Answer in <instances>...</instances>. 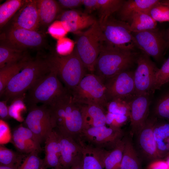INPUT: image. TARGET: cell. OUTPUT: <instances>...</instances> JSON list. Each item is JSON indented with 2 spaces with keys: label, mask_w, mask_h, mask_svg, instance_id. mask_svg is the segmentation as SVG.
I'll return each mask as SVG.
<instances>
[{
  "label": "cell",
  "mask_w": 169,
  "mask_h": 169,
  "mask_svg": "<svg viewBox=\"0 0 169 169\" xmlns=\"http://www.w3.org/2000/svg\"><path fill=\"white\" fill-rule=\"evenodd\" d=\"M135 50H129L103 44L96 62L94 74L104 82L132 66L138 56Z\"/></svg>",
  "instance_id": "7a4b0ae2"
},
{
  "label": "cell",
  "mask_w": 169,
  "mask_h": 169,
  "mask_svg": "<svg viewBox=\"0 0 169 169\" xmlns=\"http://www.w3.org/2000/svg\"><path fill=\"white\" fill-rule=\"evenodd\" d=\"M161 2L164 4L169 6V0H161Z\"/></svg>",
  "instance_id": "f5cc1de1"
},
{
  "label": "cell",
  "mask_w": 169,
  "mask_h": 169,
  "mask_svg": "<svg viewBox=\"0 0 169 169\" xmlns=\"http://www.w3.org/2000/svg\"><path fill=\"white\" fill-rule=\"evenodd\" d=\"M26 0H7L0 5V28H2L8 23Z\"/></svg>",
  "instance_id": "1f68e13d"
},
{
  "label": "cell",
  "mask_w": 169,
  "mask_h": 169,
  "mask_svg": "<svg viewBox=\"0 0 169 169\" xmlns=\"http://www.w3.org/2000/svg\"><path fill=\"white\" fill-rule=\"evenodd\" d=\"M153 115L163 119H169V90L156 100L154 108Z\"/></svg>",
  "instance_id": "e575fe53"
},
{
  "label": "cell",
  "mask_w": 169,
  "mask_h": 169,
  "mask_svg": "<svg viewBox=\"0 0 169 169\" xmlns=\"http://www.w3.org/2000/svg\"><path fill=\"white\" fill-rule=\"evenodd\" d=\"M147 169H168V167L166 161L158 159L152 161Z\"/></svg>",
  "instance_id": "7dc6e473"
},
{
  "label": "cell",
  "mask_w": 169,
  "mask_h": 169,
  "mask_svg": "<svg viewBox=\"0 0 169 169\" xmlns=\"http://www.w3.org/2000/svg\"><path fill=\"white\" fill-rule=\"evenodd\" d=\"M12 140V135L8 123L3 120H0V144H7Z\"/></svg>",
  "instance_id": "ee69618b"
},
{
  "label": "cell",
  "mask_w": 169,
  "mask_h": 169,
  "mask_svg": "<svg viewBox=\"0 0 169 169\" xmlns=\"http://www.w3.org/2000/svg\"><path fill=\"white\" fill-rule=\"evenodd\" d=\"M75 44L72 39L64 37L57 40L56 45L57 54L59 55L65 56L71 54L74 51Z\"/></svg>",
  "instance_id": "60d3db41"
},
{
  "label": "cell",
  "mask_w": 169,
  "mask_h": 169,
  "mask_svg": "<svg viewBox=\"0 0 169 169\" xmlns=\"http://www.w3.org/2000/svg\"><path fill=\"white\" fill-rule=\"evenodd\" d=\"M30 58L27 56L22 60L0 69V95H3L6 86L11 79L18 73Z\"/></svg>",
  "instance_id": "f546056e"
},
{
  "label": "cell",
  "mask_w": 169,
  "mask_h": 169,
  "mask_svg": "<svg viewBox=\"0 0 169 169\" xmlns=\"http://www.w3.org/2000/svg\"><path fill=\"white\" fill-rule=\"evenodd\" d=\"M83 129V120L80 106L74 101L71 93L68 91L66 100L64 127L61 131H58L79 141Z\"/></svg>",
  "instance_id": "5bb4252c"
},
{
  "label": "cell",
  "mask_w": 169,
  "mask_h": 169,
  "mask_svg": "<svg viewBox=\"0 0 169 169\" xmlns=\"http://www.w3.org/2000/svg\"><path fill=\"white\" fill-rule=\"evenodd\" d=\"M82 147L84 169H105L104 160L106 150L86 144L79 141Z\"/></svg>",
  "instance_id": "603a6c76"
},
{
  "label": "cell",
  "mask_w": 169,
  "mask_h": 169,
  "mask_svg": "<svg viewBox=\"0 0 169 169\" xmlns=\"http://www.w3.org/2000/svg\"><path fill=\"white\" fill-rule=\"evenodd\" d=\"M132 34L136 47L157 61L162 59L167 49L165 31L157 28L153 29L132 32Z\"/></svg>",
  "instance_id": "9c48e42d"
},
{
  "label": "cell",
  "mask_w": 169,
  "mask_h": 169,
  "mask_svg": "<svg viewBox=\"0 0 169 169\" xmlns=\"http://www.w3.org/2000/svg\"><path fill=\"white\" fill-rule=\"evenodd\" d=\"M99 24L103 44L125 49L135 50L136 47L128 23L111 16Z\"/></svg>",
  "instance_id": "52a82bcc"
},
{
  "label": "cell",
  "mask_w": 169,
  "mask_h": 169,
  "mask_svg": "<svg viewBox=\"0 0 169 169\" xmlns=\"http://www.w3.org/2000/svg\"><path fill=\"white\" fill-rule=\"evenodd\" d=\"M45 156L44 159L45 169H62L60 164L61 147L56 131L53 129L45 141Z\"/></svg>",
  "instance_id": "44dd1931"
},
{
  "label": "cell",
  "mask_w": 169,
  "mask_h": 169,
  "mask_svg": "<svg viewBox=\"0 0 169 169\" xmlns=\"http://www.w3.org/2000/svg\"><path fill=\"white\" fill-rule=\"evenodd\" d=\"M150 57L143 53L136 59L137 66L134 72L135 95L150 94L151 91L155 76L159 68Z\"/></svg>",
  "instance_id": "4fadbf2b"
},
{
  "label": "cell",
  "mask_w": 169,
  "mask_h": 169,
  "mask_svg": "<svg viewBox=\"0 0 169 169\" xmlns=\"http://www.w3.org/2000/svg\"><path fill=\"white\" fill-rule=\"evenodd\" d=\"M159 0H128L125 1L118 11V15L121 20L129 23L132 17L140 12L147 13Z\"/></svg>",
  "instance_id": "7402d4cb"
},
{
  "label": "cell",
  "mask_w": 169,
  "mask_h": 169,
  "mask_svg": "<svg viewBox=\"0 0 169 169\" xmlns=\"http://www.w3.org/2000/svg\"><path fill=\"white\" fill-rule=\"evenodd\" d=\"M78 34L75 49L88 73L94 74L95 64L103 44L98 21Z\"/></svg>",
  "instance_id": "277c9868"
},
{
  "label": "cell",
  "mask_w": 169,
  "mask_h": 169,
  "mask_svg": "<svg viewBox=\"0 0 169 169\" xmlns=\"http://www.w3.org/2000/svg\"><path fill=\"white\" fill-rule=\"evenodd\" d=\"M48 31L52 37L57 40L64 37L68 32L60 20L51 23L48 27Z\"/></svg>",
  "instance_id": "7bdbcfd3"
},
{
  "label": "cell",
  "mask_w": 169,
  "mask_h": 169,
  "mask_svg": "<svg viewBox=\"0 0 169 169\" xmlns=\"http://www.w3.org/2000/svg\"><path fill=\"white\" fill-rule=\"evenodd\" d=\"M166 161V162L167 163V165H168V169H169V157H168Z\"/></svg>",
  "instance_id": "db71d44e"
},
{
  "label": "cell",
  "mask_w": 169,
  "mask_h": 169,
  "mask_svg": "<svg viewBox=\"0 0 169 169\" xmlns=\"http://www.w3.org/2000/svg\"><path fill=\"white\" fill-rule=\"evenodd\" d=\"M25 157L24 155L17 153L2 145H0V165L18 167Z\"/></svg>",
  "instance_id": "836d02e7"
},
{
  "label": "cell",
  "mask_w": 169,
  "mask_h": 169,
  "mask_svg": "<svg viewBox=\"0 0 169 169\" xmlns=\"http://www.w3.org/2000/svg\"><path fill=\"white\" fill-rule=\"evenodd\" d=\"M24 100V95L18 96L12 100L8 107V113L10 117L19 122L23 121L22 114L27 110Z\"/></svg>",
  "instance_id": "d590c367"
},
{
  "label": "cell",
  "mask_w": 169,
  "mask_h": 169,
  "mask_svg": "<svg viewBox=\"0 0 169 169\" xmlns=\"http://www.w3.org/2000/svg\"><path fill=\"white\" fill-rule=\"evenodd\" d=\"M125 0H98L99 7V23H101L115 12L118 11Z\"/></svg>",
  "instance_id": "d6a6232c"
},
{
  "label": "cell",
  "mask_w": 169,
  "mask_h": 169,
  "mask_svg": "<svg viewBox=\"0 0 169 169\" xmlns=\"http://www.w3.org/2000/svg\"><path fill=\"white\" fill-rule=\"evenodd\" d=\"M125 147L120 169H141L137 153L130 139L124 137Z\"/></svg>",
  "instance_id": "83f0119b"
},
{
  "label": "cell",
  "mask_w": 169,
  "mask_h": 169,
  "mask_svg": "<svg viewBox=\"0 0 169 169\" xmlns=\"http://www.w3.org/2000/svg\"><path fill=\"white\" fill-rule=\"evenodd\" d=\"M129 23L132 32H140L157 28V22L146 12H140L135 14Z\"/></svg>",
  "instance_id": "4dcf8cb0"
},
{
  "label": "cell",
  "mask_w": 169,
  "mask_h": 169,
  "mask_svg": "<svg viewBox=\"0 0 169 169\" xmlns=\"http://www.w3.org/2000/svg\"><path fill=\"white\" fill-rule=\"evenodd\" d=\"M125 147L124 138L110 151H106L104 160L105 169H120Z\"/></svg>",
  "instance_id": "f1b7e54d"
},
{
  "label": "cell",
  "mask_w": 169,
  "mask_h": 169,
  "mask_svg": "<svg viewBox=\"0 0 169 169\" xmlns=\"http://www.w3.org/2000/svg\"><path fill=\"white\" fill-rule=\"evenodd\" d=\"M147 13L157 22H169V6L162 3L161 0L153 5Z\"/></svg>",
  "instance_id": "f35d334b"
},
{
  "label": "cell",
  "mask_w": 169,
  "mask_h": 169,
  "mask_svg": "<svg viewBox=\"0 0 169 169\" xmlns=\"http://www.w3.org/2000/svg\"><path fill=\"white\" fill-rule=\"evenodd\" d=\"M18 167L16 166L0 165V169H18Z\"/></svg>",
  "instance_id": "816d5d0a"
},
{
  "label": "cell",
  "mask_w": 169,
  "mask_h": 169,
  "mask_svg": "<svg viewBox=\"0 0 169 169\" xmlns=\"http://www.w3.org/2000/svg\"><path fill=\"white\" fill-rule=\"evenodd\" d=\"M83 5L85 8V13L90 14L93 12L98 10L99 3L98 0H83Z\"/></svg>",
  "instance_id": "f6af8a7d"
},
{
  "label": "cell",
  "mask_w": 169,
  "mask_h": 169,
  "mask_svg": "<svg viewBox=\"0 0 169 169\" xmlns=\"http://www.w3.org/2000/svg\"><path fill=\"white\" fill-rule=\"evenodd\" d=\"M39 20V28L49 27L56 18L60 10L58 1L54 0H36Z\"/></svg>",
  "instance_id": "d4e9b609"
},
{
  "label": "cell",
  "mask_w": 169,
  "mask_h": 169,
  "mask_svg": "<svg viewBox=\"0 0 169 169\" xmlns=\"http://www.w3.org/2000/svg\"><path fill=\"white\" fill-rule=\"evenodd\" d=\"M54 130L61 146L60 161L62 169H70L76 160L82 157V146L79 141Z\"/></svg>",
  "instance_id": "ac0fdd59"
},
{
  "label": "cell",
  "mask_w": 169,
  "mask_h": 169,
  "mask_svg": "<svg viewBox=\"0 0 169 169\" xmlns=\"http://www.w3.org/2000/svg\"><path fill=\"white\" fill-rule=\"evenodd\" d=\"M123 135L121 129L108 127L105 125L83 130L80 139L92 146L104 149H111L123 138Z\"/></svg>",
  "instance_id": "8fae6325"
},
{
  "label": "cell",
  "mask_w": 169,
  "mask_h": 169,
  "mask_svg": "<svg viewBox=\"0 0 169 169\" xmlns=\"http://www.w3.org/2000/svg\"><path fill=\"white\" fill-rule=\"evenodd\" d=\"M58 2L60 6L69 8H76L83 3V0H59Z\"/></svg>",
  "instance_id": "bcb514c9"
},
{
  "label": "cell",
  "mask_w": 169,
  "mask_h": 169,
  "mask_svg": "<svg viewBox=\"0 0 169 169\" xmlns=\"http://www.w3.org/2000/svg\"><path fill=\"white\" fill-rule=\"evenodd\" d=\"M130 100L117 99L107 103V112L112 113L125 115L129 117L130 112Z\"/></svg>",
  "instance_id": "8d00e7d4"
},
{
  "label": "cell",
  "mask_w": 169,
  "mask_h": 169,
  "mask_svg": "<svg viewBox=\"0 0 169 169\" xmlns=\"http://www.w3.org/2000/svg\"><path fill=\"white\" fill-rule=\"evenodd\" d=\"M169 82V57L156 72L151 92L160 89Z\"/></svg>",
  "instance_id": "74e56055"
},
{
  "label": "cell",
  "mask_w": 169,
  "mask_h": 169,
  "mask_svg": "<svg viewBox=\"0 0 169 169\" xmlns=\"http://www.w3.org/2000/svg\"><path fill=\"white\" fill-rule=\"evenodd\" d=\"M74 101L79 104L99 106L105 110L107 101L104 81L94 74L87 73L70 92Z\"/></svg>",
  "instance_id": "8992f818"
},
{
  "label": "cell",
  "mask_w": 169,
  "mask_h": 169,
  "mask_svg": "<svg viewBox=\"0 0 169 169\" xmlns=\"http://www.w3.org/2000/svg\"><path fill=\"white\" fill-rule=\"evenodd\" d=\"M49 58L55 67L59 78L70 92L75 88L88 73L75 49L69 55L63 56L56 53Z\"/></svg>",
  "instance_id": "5b68a950"
},
{
  "label": "cell",
  "mask_w": 169,
  "mask_h": 169,
  "mask_svg": "<svg viewBox=\"0 0 169 169\" xmlns=\"http://www.w3.org/2000/svg\"><path fill=\"white\" fill-rule=\"evenodd\" d=\"M83 120V130L106 125V112L96 105L79 104Z\"/></svg>",
  "instance_id": "cb8c5ba5"
},
{
  "label": "cell",
  "mask_w": 169,
  "mask_h": 169,
  "mask_svg": "<svg viewBox=\"0 0 169 169\" xmlns=\"http://www.w3.org/2000/svg\"><path fill=\"white\" fill-rule=\"evenodd\" d=\"M25 123L40 144L45 141L54 129L49 109L45 105L29 106Z\"/></svg>",
  "instance_id": "30bf717a"
},
{
  "label": "cell",
  "mask_w": 169,
  "mask_h": 169,
  "mask_svg": "<svg viewBox=\"0 0 169 169\" xmlns=\"http://www.w3.org/2000/svg\"><path fill=\"white\" fill-rule=\"evenodd\" d=\"M150 94L135 95L129 102V118L132 134H136L145 124L149 116Z\"/></svg>",
  "instance_id": "2e32d148"
},
{
  "label": "cell",
  "mask_w": 169,
  "mask_h": 169,
  "mask_svg": "<svg viewBox=\"0 0 169 169\" xmlns=\"http://www.w3.org/2000/svg\"><path fill=\"white\" fill-rule=\"evenodd\" d=\"M70 169H84L82 157L76 160L73 163Z\"/></svg>",
  "instance_id": "681fc988"
},
{
  "label": "cell",
  "mask_w": 169,
  "mask_h": 169,
  "mask_svg": "<svg viewBox=\"0 0 169 169\" xmlns=\"http://www.w3.org/2000/svg\"><path fill=\"white\" fill-rule=\"evenodd\" d=\"M157 118L149 116L144 125L136 134L137 143L142 155L152 161L160 159L154 135V129Z\"/></svg>",
  "instance_id": "9a60e30c"
},
{
  "label": "cell",
  "mask_w": 169,
  "mask_h": 169,
  "mask_svg": "<svg viewBox=\"0 0 169 169\" xmlns=\"http://www.w3.org/2000/svg\"><path fill=\"white\" fill-rule=\"evenodd\" d=\"M129 118L125 115L107 112L106 114V125L110 127L121 129V127L127 121Z\"/></svg>",
  "instance_id": "b9f144b4"
},
{
  "label": "cell",
  "mask_w": 169,
  "mask_h": 169,
  "mask_svg": "<svg viewBox=\"0 0 169 169\" xmlns=\"http://www.w3.org/2000/svg\"><path fill=\"white\" fill-rule=\"evenodd\" d=\"M107 102L117 99L130 100L135 95L134 72L122 71L104 82Z\"/></svg>",
  "instance_id": "7c38bea8"
},
{
  "label": "cell",
  "mask_w": 169,
  "mask_h": 169,
  "mask_svg": "<svg viewBox=\"0 0 169 169\" xmlns=\"http://www.w3.org/2000/svg\"><path fill=\"white\" fill-rule=\"evenodd\" d=\"M165 37L167 43V49L169 48V27L165 31Z\"/></svg>",
  "instance_id": "f907efd6"
},
{
  "label": "cell",
  "mask_w": 169,
  "mask_h": 169,
  "mask_svg": "<svg viewBox=\"0 0 169 169\" xmlns=\"http://www.w3.org/2000/svg\"><path fill=\"white\" fill-rule=\"evenodd\" d=\"M52 68L49 57L29 59L22 70L9 81L2 96L8 101L24 95L37 80L49 72Z\"/></svg>",
  "instance_id": "6da1fadb"
},
{
  "label": "cell",
  "mask_w": 169,
  "mask_h": 169,
  "mask_svg": "<svg viewBox=\"0 0 169 169\" xmlns=\"http://www.w3.org/2000/svg\"><path fill=\"white\" fill-rule=\"evenodd\" d=\"M12 140L16 147L22 153L29 154L33 151L39 153L42 150L41 144L33 132L22 125L13 131Z\"/></svg>",
  "instance_id": "ffe728a7"
},
{
  "label": "cell",
  "mask_w": 169,
  "mask_h": 169,
  "mask_svg": "<svg viewBox=\"0 0 169 169\" xmlns=\"http://www.w3.org/2000/svg\"><path fill=\"white\" fill-rule=\"evenodd\" d=\"M0 34V42L20 50L39 49L44 46L46 39L44 33L6 25ZM2 28V29H3Z\"/></svg>",
  "instance_id": "ba28073f"
},
{
  "label": "cell",
  "mask_w": 169,
  "mask_h": 169,
  "mask_svg": "<svg viewBox=\"0 0 169 169\" xmlns=\"http://www.w3.org/2000/svg\"><path fill=\"white\" fill-rule=\"evenodd\" d=\"M51 169H56L52 168H51Z\"/></svg>",
  "instance_id": "11a10c76"
},
{
  "label": "cell",
  "mask_w": 169,
  "mask_h": 169,
  "mask_svg": "<svg viewBox=\"0 0 169 169\" xmlns=\"http://www.w3.org/2000/svg\"><path fill=\"white\" fill-rule=\"evenodd\" d=\"M7 24L29 30L39 31V20L36 0H26Z\"/></svg>",
  "instance_id": "e0dca14e"
},
{
  "label": "cell",
  "mask_w": 169,
  "mask_h": 169,
  "mask_svg": "<svg viewBox=\"0 0 169 169\" xmlns=\"http://www.w3.org/2000/svg\"><path fill=\"white\" fill-rule=\"evenodd\" d=\"M52 64L50 71L37 80L27 91L25 100L29 106L39 103L49 105L66 90Z\"/></svg>",
  "instance_id": "3957f363"
},
{
  "label": "cell",
  "mask_w": 169,
  "mask_h": 169,
  "mask_svg": "<svg viewBox=\"0 0 169 169\" xmlns=\"http://www.w3.org/2000/svg\"><path fill=\"white\" fill-rule=\"evenodd\" d=\"M154 135L160 158L169 155V123L158 122L154 126Z\"/></svg>",
  "instance_id": "484cf974"
},
{
  "label": "cell",
  "mask_w": 169,
  "mask_h": 169,
  "mask_svg": "<svg viewBox=\"0 0 169 169\" xmlns=\"http://www.w3.org/2000/svg\"><path fill=\"white\" fill-rule=\"evenodd\" d=\"M27 56L26 51L16 49L0 42V69L17 63Z\"/></svg>",
  "instance_id": "4316f807"
},
{
  "label": "cell",
  "mask_w": 169,
  "mask_h": 169,
  "mask_svg": "<svg viewBox=\"0 0 169 169\" xmlns=\"http://www.w3.org/2000/svg\"><path fill=\"white\" fill-rule=\"evenodd\" d=\"M7 100H5L0 101V117L1 119L6 120L10 117L8 113V107L7 103Z\"/></svg>",
  "instance_id": "c3c4849f"
},
{
  "label": "cell",
  "mask_w": 169,
  "mask_h": 169,
  "mask_svg": "<svg viewBox=\"0 0 169 169\" xmlns=\"http://www.w3.org/2000/svg\"><path fill=\"white\" fill-rule=\"evenodd\" d=\"M59 19L68 32L77 34L97 21L90 14L74 9L63 12Z\"/></svg>",
  "instance_id": "d6986e66"
},
{
  "label": "cell",
  "mask_w": 169,
  "mask_h": 169,
  "mask_svg": "<svg viewBox=\"0 0 169 169\" xmlns=\"http://www.w3.org/2000/svg\"><path fill=\"white\" fill-rule=\"evenodd\" d=\"M38 152L33 151L26 157L18 169H45L44 159L38 155Z\"/></svg>",
  "instance_id": "ab89813d"
}]
</instances>
